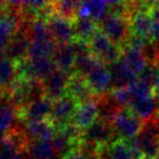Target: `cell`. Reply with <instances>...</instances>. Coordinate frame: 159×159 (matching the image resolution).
<instances>
[{"label": "cell", "instance_id": "obj_1", "mask_svg": "<svg viewBox=\"0 0 159 159\" xmlns=\"http://www.w3.org/2000/svg\"><path fill=\"white\" fill-rule=\"evenodd\" d=\"M117 139L111 122L98 119L91 126L82 131L81 143L99 152L102 148L107 147Z\"/></svg>", "mask_w": 159, "mask_h": 159}, {"label": "cell", "instance_id": "obj_2", "mask_svg": "<svg viewBox=\"0 0 159 159\" xmlns=\"http://www.w3.org/2000/svg\"><path fill=\"white\" fill-rule=\"evenodd\" d=\"M89 46L92 55L104 64L110 66L121 59L122 47L111 42L100 30H98L89 39Z\"/></svg>", "mask_w": 159, "mask_h": 159}, {"label": "cell", "instance_id": "obj_3", "mask_svg": "<svg viewBox=\"0 0 159 159\" xmlns=\"http://www.w3.org/2000/svg\"><path fill=\"white\" fill-rule=\"evenodd\" d=\"M98 27L111 42L122 48L131 34L129 19L118 14L107 13V16L98 23Z\"/></svg>", "mask_w": 159, "mask_h": 159}, {"label": "cell", "instance_id": "obj_4", "mask_svg": "<svg viewBox=\"0 0 159 159\" xmlns=\"http://www.w3.org/2000/svg\"><path fill=\"white\" fill-rule=\"evenodd\" d=\"M118 139L131 141L142 131L144 121L135 116L129 108H123L115 116L111 121Z\"/></svg>", "mask_w": 159, "mask_h": 159}, {"label": "cell", "instance_id": "obj_5", "mask_svg": "<svg viewBox=\"0 0 159 159\" xmlns=\"http://www.w3.org/2000/svg\"><path fill=\"white\" fill-rule=\"evenodd\" d=\"M77 106H79V102L66 94L63 97L53 102L50 117L48 120L55 125L57 131L60 130L68 124L72 123Z\"/></svg>", "mask_w": 159, "mask_h": 159}, {"label": "cell", "instance_id": "obj_6", "mask_svg": "<svg viewBox=\"0 0 159 159\" xmlns=\"http://www.w3.org/2000/svg\"><path fill=\"white\" fill-rule=\"evenodd\" d=\"M22 132L29 143L34 141H52L57 129L49 120H27L23 125Z\"/></svg>", "mask_w": 159, "mask_h": 159}, {"label": "cell", "instance_id": "obj_7", "mask_svg": "<svg viewBox=\"0 0 159 159\" xmlns=\"http://www.w3.org/2000/svg\"><path fill=\"white\" fill-rule=\"evenodd\" d=\"M100 159H143L132 141L117 139L99 150Z\"/></svg>", "mask_w": 159, "mask_h": 159}, {"label": "cell", "instance_id": "obj_8", "mask_svg": "<svg viewBox=\"0 0 159 159\" xmlns=\"http://www.w3.org/2000/svg\"><path fill=\"white\" fill-rule=\"evenodd\" d=\"M46 22L57 44H70L75 40L72 21H69L52 13L46 19Z\"/></svg>", "mask_w": 159, "mask_h": 159}, {"label": "cell", "instance_id": "obj_9", "mask_svg": "<svg viewBox=\"0 0 159 159\" xmlns=\"http://www.w3.org/2000/svg\"><path fill=\"white\" fill-rule=\"evenodd\" d=\"M85 80L96 97L106 95L108 94V91L111 92L113 89L110 71L102 62H99L98 66L85 77Z\"/></svg>", "mask_w": 159, "mask_h": 159}, {"label": "cell", "instance_id": "obj_10", "mask_svg": "<svg viewBox=\"0 0 159 159\" xmlns=\"http://www.w3.org/2000/svg\"><path fill=\"white\" fill-rule=\"evenodd\" d=\"M31 39L27 32L20 29L8 43L5 50L6 58L12 60L13 62H20L29 58Z\"/></svg>", "mask_w": 159, "mask_h": 159}, {"label": "cell", "instance_id": "obj_11", "mask_svg": "<svg viewBox=\"0 0 159 159\" xmlns=\"http://www.w3.org/2000/svg\"><path fill=\"white\" fill-rule=\"evenodd\" d=\"M70 76L71 75L57 69L50 76L43 81L45 96L52 102H56L57 99L66 95V89H68Z\"/></svg>", "mask_w": 159, "mask_h": 159}, {"label": "cell", "instance_id": "obj_12", "mask_svg": "<svg viewBox=\"0 0 159 159\" xmlns=\"http://www.w3.org/2000/svg\"><path fill=\"white\" fill-rule=\"evenodd\" d=\"M53 102L46 96H43L33 102H29L20 111V119L22 120H47L49 119L52 109Z\"/></svg>", "mask_w": 159, "mask_h": 159}, {"label": "cell", "instance_id": "obj_13", "mask_svg": "<svg viewBox=\"0 0 159 159\" xmlns=\"http://www.w3.org/2000/svg\"><path fill=\"white\" fill-rule=\"evenodd\" d=\"M98 117H99V111H98L97 98H94L77 106L72 123L83 131L91 126L96 120H98Z\"/></svg>", "mask_w": 159, "mask_h": 159}, {"label": "cell", "instance_id": "obj_14", "mask_svg": "<svg viewBox=\"0 0 159 159\" xmlns=\"http://www.w3.org/2000/svg\"><path fill=\"white\" fill-rule=\"evenodd\" d=\"M52 59L58 70L69 75H72L74 73V64L76 59V52H75L73 43L57 44V48Z\"/></svg>", "mask_w": 159, "mask_h": 159}, {"label": "cell", "instance_id": "obj_15", "mask_svg": "<svg viewBox=\"0 0 159 159\" xmlns=\"http://www.w3.org/2000/svg\"><path fill=\"white\" fill-rule=\"evenodd\" d=\"M66 94L74 98L79 102V105L96 98L95 94L93 93L92 89L89 87L85 77H83L80 74H76V73H73L70 76L68 89H66Z\"/></svg>", "mask_w": 159, "mask_h": 159}, {"label": "cell", "instance_id": "obj_16", "mask_svg": "<svg viewBox=\"0 0 159 159\" xmlns=\"http://www.w3.org/2000/svg\"><path fill=\"white\" fill-rule=\"evenodd\" d=\"M128 108L142 121L146 122L158 116L159 102H157V98L152 95L143 99H132Z\"/></svg>", "mask_w": 159, "mask_h": 159}, {"label": "cell", "instance_id": "obj_17", "mask_svg": "<svg viewBox=\"0 0 159 159\" xmlns=\"http://www.w3.org/2000/svg\"><path fill=\"white\" fill-rule=\"evenodd\" d=\"M18 120H20L19 110L10 102L7 95L0 96V134L16 129Z\"/></svg>", "mask_w": 159, "mask_h": 159}, {"label": "cell", "instance_id": "obj_18", "mask_svg": "<svg viewBox=\"0 0 159 159\" xmlns=\"http://www.w3.org/2000/svg\"><path fill=\"white\" fill-rule=\"evenodd\" d=\"M121 60L125 63V66L131 70V72L135 76H139L148 66V60L142 51L135 49L123 47L122 48Z\"/></svg>", "mask_w": 159, "mask_h": 159}, {"label": "cell", "instance_id": "obj_19", "mask_svg": "<svg viewBox=\"0 0 159 159\" xmlns=\"http://www.w3.org/2000/svg\"><path fill=\"white\" fill-rule=\"evenodd\" d=\"M111 79H112L113 89L119 87H129L133 82L136 81V76L131 72L121 59L109 66Z\"/></svg>", "mask_w": 159, "mask_h": 159}, {"label": "cell", "instance_id": "obj_20", "mask_svg": "<svg viewBox=\"0 0 159 159\" xmlns=\"http://www.w3.org/2000/svg\"><path fill=\"white\" fill-rule=\"evenodd\" d=\"M25 152L29 159H55L57 157L52 141L30 142Z\"/></svg>", "mask_w": 159, "mask_h": 159}, {"label": "cell", "instance_id": "obj_21", "mask_svg": "<svg viewBox=\"0 0 159 159\" xmlns=\"http://www.w3.org/2000/svg\"><path fill=\"white\" fill-rule=\"evenodd\" d=\"M75 39L89 42L93 35L99 30L95 20L91 18H76L73 21Z\"/></svg>", "mask_w": 159, "mask_h": 159}, {"label": "cell", "instance_id": "obj_22", "mask_svg": "<svg viewBox=\"0 0 159 159\" xmlns=\"http://www.w3.org/2000/svg\"><path fill=\"white\" fill-rule=\"evenodd\" d=\"M99 62L102 61L96 59L92 55V52L79 53V55H76V59H75L74 73L82 75L83 77H86L98 66Z\"/></svg>", "mask_w": 159, "mask_h": 159}, {"label": "cell", "instance_id": "obj_23", "mask_svg": "<svg viewBox=\"0 0 159 159\" xmlns=\"http://www.w3.org/2000/svg\"><path fill=\"white\" fill-rule=\"evenodd\" d=\"M80 3L76 1H56L51 2L52 13L66 19L69 21H74L77 18V10H79Z\"/></svg>", "mask_w": 159, "mask_h": 159}, {"label": "cell", "instance_id": "obj_24", "mask_svg": "<svg viewBox=\"0 0 159 159\" xmlns=\"http://www.w3.org/2000/svg\"><path fill=\"white\" fill-rule=\"evenodd\" d=\"M56 48H57V43L55 40L31 42L29 58H52Z\"/></svg>", "mask_w": 159, "mask_h": 159}, {"label": "cell", "instance_id": "obj_25", "mask_svg": "<svg viewBox=\"0 0 159 159\" xmlns=\"http://www.w3.org/2000/svg\"><path fill=\"white\" fill-rule=\"evenodd\" d=\"M89 10V18L95 21H102L108 13V2L106 1H87L84 2Z\"/></svg>", "mask_w": 159, "mask_h": 159}, {"label": "cell", "instance_id": "obj_26", "mask_svg": "<svg viewBox=\"0 0 159 159\" xmlns=\"http://www.w3.org/2000/svg\"><path fill=\"white\" fill-rule=\"evenodd\" d=\"M129 89L132 95V99H143V98L154 95L152 87L139 79L129 86Z\"/></svg>", "mask_w": 159, "mask_h": 159}, {"label": "cell", "instance_id": "obj_27", "mask_svg": "<svg viewBox=\"0 0 159 159\" xmlns=\"http://www.w3.org/2000/svg\"><path fill=\"white\" fill-rule=\"evenodd\" d=\"M64 159H100V157L98 150L84 144H80L79 147L73 150L70 155H68Z\"/></svg>", "mask_w": 159, "mask_h": 159}, {"label": "cell", "instance_id": "obj_28", "mask_svg": "<svg viewBox=\"0 0 159 159\" xmlns=\"http://www.w3.org/2000/svg\"><path fill=\"white\" fill-rule=\"evenodd\" d=\"M110 96L120 108H128L130 102H132V95L129 89V87H119V89H113L110 92Z\"/></svg>", "mask_w": 159, "mask_h": 159}, {"label": "cell", "instance_id": "obj_29", "mask_svg": "<svg viewBox=\"0 0 159 159\" xmlns=\"http://www.w3.org/2000/svg\"><path fill=\"white\" fill-rule=\"evenodd\" d=\"M150 16L152 18V43L159 48V2H155L150 8Z\"/></svg>", "mask_w": 159, "mask_h": 159}, {"label": "cell", "instance_id": "obj_30", "mask_svg": "<svg viewBox=\"0 0 159 159\" xmlns=\"http://www.w3.org/2000/svg\"><path fill=\"white\" fill-rule=\"evenodd\" d=\"M158 77H159V71H158V69L156 68V66H154V64H148V66L144 70V72L139 75V80H141L144 83H146V84L150 85V86L152 87Z\"/></svg>", "mask_w": 159, "mask_h": 159}, {"label": "cell", "instance_id": "obj_31", "mask_svg": "<svg viewBox=\"0 0 159 159\" xmlns=\"http://www.w3.org/2000/svg\"><path fill=\"white\" fill-rule=\"evenodd\" d=\"M25 154V150H18L11 152H1L0 159H29Z\"/></svg>", "mask_w": 159, "mask_h": 159}, {"label": "cell", "instance_id": "obj_32", "mask_svg": "<svg viewBox=\"0 0 159 159\" xmlns=\"http://www.w3.org/2000/svg\"><path fill=\"white\" fill-rule=\"evenodd\" d=\"M152 93H154L155 97L159 98V77L157 79V81L155 82L154 86H152Z\"/></svg>", "mask_w": 159, "mask_h": 159}, {"label": "cell", "instance_id": "obj_33", "mask_svg": "<svg viewBox=\"0 0 159 159\" xmlns=\"http://www.w3.org/2000/svg\"><path fill=\"white\" fill-rule=\"evenodd\" d=\"M156 159H159V154H158V156L156 157Z\"/></svg>", "mask_w": 159, "mask_h": 159}, {"label": "cell", "instance_id": "obj_34", "mask_svg": "<svg viewBox=\"0 0 159 159\" xmlns=\"http://www.w3.org/2000/svg\"><path fill=\"white\" fill-rule=\"evenodd\" d=\"M158 117H159V109H158Z\"/></svg>", "mask_w": 159, "mask_h": 159}]
</instances>
